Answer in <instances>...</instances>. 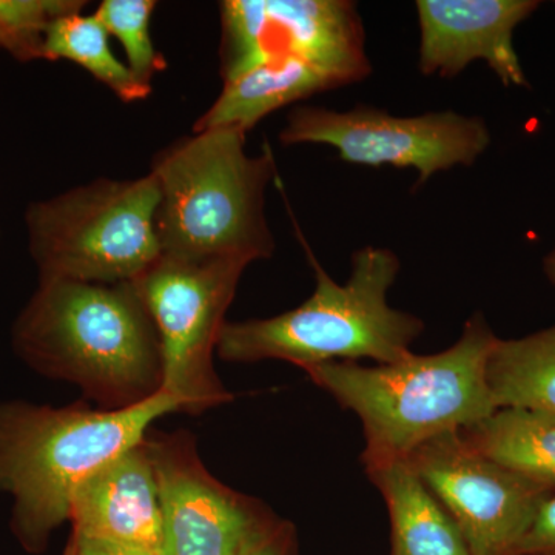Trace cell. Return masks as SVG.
<instances>
[{
    "mask_svg": "<svg viewBox=\"0 0 555 555\" xmlns=\"http://www.w3.org/2000/svg\"><path fill=\"white\" fill-rule=\"evenodd\" d=\"M13 339L36 371L76 383L108 411L163 389L158 331L133 283L40 280Z\"/></svg>",
    "mask_w": 555,
    "mask_h": 555,
    "instance_id": "cell-1",
    "label": "cell"
},
{
    "mask_svg": "<svg viewBox=\"0 0 555 555\" xmlns=\"http://www.w3.org/2000/svg\"><path fill=\"white\" fill-rule=\"evenodd\" d=\"M496 337L483 315L466 321L454 346L433 356H411L364 367L332 361L306 374L363 423L364 467L406 460L444 434L460 433L494 414L486 366Z\"/></svg>",
    "mask_w": 555,
    "mask_h": 555,
    "instance_id": "cell-2",
    "label": "cell"
},
{
    "mask_svg": "<svg viewBox=\"0 0 555 555\" xmlns=\"http://www.w3.org/2000/svg\"><path fill=\"white\" fill-rule=\"evenodd\" d=\"M178 411L177 398L164 389L115 411L0 404V492L13 496L11 528L22 546L42 553L51 532L69 520L79 485L141 443L160 416Z\"/></svg>",
    "mask_w": 555,
    "mask_h": 555,
    "instance_id": "cell-3",
    "label": "cell"
},
{
    "mask_svg": "<svg viewBox=\"0 0 555 555\" xmlns=\"http://www.w3.org/2000/svg\"><path fill=\"white\" fill-rule=\"evenodd\" d=\"M246 137L232 127L193 131L155 156L150 173L159 190L156 233L163 257L248 264L272 257L275 238L264 195L275 159L270 152L248 155Z\"/></svg>",
    "mask_w": 555,
    "mask_h": 555,
    "instance_id": "cell-4",
    "label": "cell"
},
{
    "mask_svg": "<svg viewBox=\"0 0 555 555\" xmlns=\"http://www.w3.org/2000/svg\"><path fill=\"white\" fill-rule=\"evenodd\" d=\"M302 244L315 272L312 297L281 315L225 323L218 356L236 363L284 360L301 369L361 358L390 364L411 356L425 324L387 302L400 272L397 255L389 248H361L352 255V275L341 286Z\"/></svg>",
    "mask_w": 555,
    "mask_h": 555,
    "instance_id": "cell-5",
    "label": "cell"
},
{
    "mask_svg": "<svg viewBox=\"0 0 555 555\" xmlns=\"http://www.w3.org/2000/svg\"><path fill=\"white\" fill-rule=\"evenodd\" d=\"M158 203L152 173L94 179L33 203L25 222L40 280L133 283L163 257L156 233Z\"/></svg>",
    "mask_w": 555,
    "mask_h": 555,
    "instance_id": "cell-6",
    "label": "cell"
},
{
    "mask_svg": "<svg viewBox=\"0 0 555 555\" xmlns=\"http://www.w3.org/2000/svg\"><path fill=\"white\" fill-rule=\"evenodd\" d=\"M247 266L243 259L181 261L160 257L133 281L158 331L163 389L189 414H203L233 400L215 372L214 353Z\"/></svg>",
    "mask_w": 555,
    "mask_h": 555,
    "instance_id": "cell-7",
    "label": "cell"
},
{
    "mask_svg": "<svg viewBox=\"0 0 555 555\" xmlns=\"http://www.w3.org/2000/svg\"><path fill=\"white\" fill-rule=\"evenodd\" d=\"M284 145L321 144L357 166L414 169L418 185L440 171L473 166L491 144L488 126L455 112L393 116L372 105L335 112L298 105L280 131Z\"/></svg>",
    "mask_w": 555,
    "mask_h": 555,
    "instance_id": "cell-8",
    "label": "cell"
},
{
    "mask_svg": "<svg viewBox=\"0 0 555 555\" xmlns=\"http://www.w3.org/2000/svg\"><path fill=\"white\" fill-rule=\"evenodd\" d=\"M219 17L224 82L291 57L317 65L343 87L371 76L363 21L349 0H224Z\"/></svg>",
    "mask_w": 555,
    "mask_h": 555,
    "instance_id": "cell-9",
    "label": "cell"
},
{
    "mask_svg": "<svg viewBox=\"0 0 555 555\" xmlns=\"http://www.w3.org/2000/svg\"><path fill=\"white\" fill-rule=\"evenodd\" d=\"M406 463L465 537L470 555H517L555 483L537 480L444 434L411 452Z\"/></svg>",
    "mask_w": 555,
    "mask_h": 555,
    "instance_id": "cell-10",
    "label": "cell"
},
{
    "mask_svg": "<svg viewBox=\"0 0 555 555\" xmlns=\"http://www.w3.org/2000/svg\"><path fill=\"white\" fill-rule=\"evenodd\" d=\"M163 513L164 555H240L281 520L258 500L218 481L188 433L144 438Z\"/></svg>",
    "mask_w": 555,
    "mask_h": 555,
    "instance_id": "cell-11",
    "label": "cell"
},
{
    "mask_svg": "<svg viewBox=\"0 0 555 555\" xmlns=\"http://www.w3.org/2000/svg\"><path fill=\"white\" fill-rule=\"evenodd\" d=\"M540 2L532 0H418V69L454 78L474 61H485L506 87L528 80L514 49V30Z\"/></svg>",
    "mask_w": 555,
    "mask_h": 555,
    "instance_id": "cell-12",
    "label": "cell"
},
{
    "mask_svg": "<svg viewBox=\"0 0 555 555\" xmlns=\"http://www.w3.org/2000/svg\"><path fill=\"white\" fill-rule=\"evenodd\" d=\"M72 534L163 553V513L144 440L91 474L69 505Z\"/></svg>",
    "mask_w": 555,
    "mask_h": 555,
    "instance_id": "cell-13",
    "label": "cell"
},
{
    "mask_svg": "<svg viewBox=\"0 0 555 555\" xmlns=\"http://www.w3.org/2000/svg\"><path fill=\"white\" fill-rule=\"evenodd\" d=\"M341 87L335 76L308 61L291 57L266 62L225 80L217 101L196 120L193 131L232 127L248 133L276 109Z\"/></svg>",
    "mask_w": 555,
    "mask_h": 555,
    "instance_id": "cell-14",
    "label": "cell"
},
{
    "mask_svg": "<svg viewBox=\"0 0 555 555\" xmlns=\"http://www.w3.org/2000/svg\"><path fill=\"white\" fill-rule=\"evenodd\" d=\"M366 474L389 511L392 555H470L454 518L406 460L366 466Z\"/></svg>",
    "mask_w": 555,
    "mask_h": 555,
    "instance_id": "cell-15",
    "label": "cell"
},
{
    "mask_svg": "<svg viewBox=\"0 0 555 555\" xmlns=\"http://www.w3.org/2000/svg\"><path fill=\"white\" fill-rule=\"evenodd\" d=\"M460 437L500 465L555 483V414L534 409H496Z\"/></svg>",
    "mask_w": 555,
    "mask_h": 555,
    "instance_id": "cell-16",
    "label": "cell"
},
{
    "mask_svg": "<svg viewBox=\"0 0 555 555\" xmlns=\"http://www.w3.org/2000/svg\"><path fill=\"white\" fill-rule=\"evenodd\" d=\"M486 378L496 409L555 414V326L520 339L496 338Z\"/></svg>",
    "mask_w": 555,
    "mask_h": 555,
    "instance_id": "cell-17",
    "label": "cell"
},
{
    "mask_svg": "<svg viewBox=\"0 0 555 555\" xmlns=\"http://www.w3.org/2000/svg\"><path fill=\"white\" fill-rule=\"evenodd\" d=\"M109 36L94 14H67L50 25L43 40V60H65L90 73L122 102L147 100L152 87L144 86L116 57Z\"/></svg>",
    "mask_w": 555,
    "mask_h": 555,
    "instance_id": "cell-18",
    "label": "cell"
},
{
    "mask_svg": "<svg viewBox=\"0 0 555 555\" xmlns=\"http://www.w3.org/2000/svg\"><path fill=\"white\" fill-rule=\"evenodd\" d=\"M155 0H104L94 11L108 36H115L126 51L127 67L134 78L152 87V80L167 68L166 57L156 50L150 33Z\"/></svg>",
    "mask_w": 555,
    "mask_h": 555,
    "instance_id": "cell-19",
    "label": "cell"
},
{
    "mask_svg": "<svg viewBox=\"0 0 555 555\" xmlns=\"http://www.w3.org/2000/svg\"><path fill=\"white\" fill-rule=\"evenodd\" d=\"M86 5L83 0H0V49L21 62L43 60L50 25Z\"/></svg>",
    "mask_w": 555,
    "mask_h": 555,
    "instance_id": "cell-20",
    "label": "cell"
},
{
    "mask_svg": "<svg viewBox=\"0 0 555 555\" xmlns=\"http://www.w3.org/2000/svg\"><path fill=\"white\" fill-rule=\"evenodd\" d=\"M517 555H555V495L540 507Z\"/></svg>",
    "mask_w": 555,
    "mask_h": 555,
    "instance_id": "cell-21",
    "label": "cell"
},
{
    "mask_svg": "<svg viewBox=\"0 0 555 555\" xmlns=\"http://www.w3.org/2000/svg\"><path fill=\"white\" fill-rule=\"evenodd\" d=\"M240 555H297L294 526L281 520L272 532L246 547Z\"/></svg>",
    "mask_w": 555,
    "mask_h": 555,
    "instance_id": "cell-22",
    "label": "cell"
},
{
    "mask_svg": "<svg viewBox=\"0 0 555 555\" xmlns=\"http://www.w3.org/2000/svg\"><path fill=\"white\" fill-rule=\"evenodd\" d=\"M73 543L82 555H164L160 551L149 547L127 545V543L108 542V540L86 539L72 534Z\"/></svg>",
    "mask_w": 555,
    "mask_h": 555,
    "instance_id": "cell-23",
    "label": "cell"
},
{
    "mask_svg": "<svg viewBox=\"0 0 555 555\" xmlns=\"http://www.w3.org/2000/svg\"><path fill=\"white\" fill-rule=\"evenodd\" d=\"M543 270H545L547 280L555 286V248L543 261Z\"/></svg>",
    "mask_w": 555,
    "mask_h": 555,
    "instance_id": "cell-24",
    "label": "cell"
},
{
    "mask_svg": "<svg viewBox=\"0 0 555 555\" xmlns=\"http://www.w3.org/2000/svg\"><path fill=\"white\" fill-rule=\"evenodd\" d=\"M64 555H82L79 553L78 547H76L75 543L69 540L67 550H65Z\"/></svg>",
    "mask_w": 555,
    "mask_h": 555,
    "instance_id": "cell-25",
    "label": "cell"
}]
</instances>
